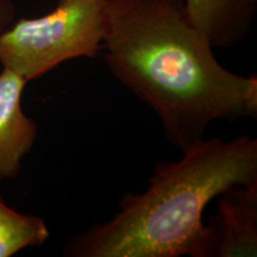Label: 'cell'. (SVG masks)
Listing matches in <instances>:
<instances>
[{"label":"cell","instance_id":"6da1fadb","mask_svg":"<svg viewBox=\"0 0 257 257\" xmlns=\"http://www.w3.org/2000/svg\"><path fill=\"white\" fill-rule=\"evenodd\" d=\"M192 23L184 0H108L105 63L159 117L166 140L185 152L216 120L257 117V76L224 68Z\"/></svg>","mask_w":257,"mask_h":257},{"label":"cell","instance_id":"7a4b0ae2","mask_svg":"<svg viewBox=\"0 0 257 257\" xmlns=\"http://www.w3.org/2000/svg\"><path fill=\"white\" fill-rule=\"evenodd\" d=\"M256 180V138H204L180 160L154 167L143 192L124 194L114 216L72 237L63 256L206 257L205 208L229 188Z\"/></svg>","mask_w":257,"mask_h":257},{"label":"cell","instance_id":"3957f363","mask_svg":"<svg viewBox=\"0 0 257 257\" xmlns=\"http://www.w3.org/2000/svg\"><path fill=\"white\" fill-rule=\"evenodd\" d=\"M108 0H57L48 14L14 21L0 34L3 68L31 81L59 64L102 50Z\"/></svg>","mask_w":257,"mask_h":257},{"label":"cell","instance_id":"277c9868","mask_svg":"<svg viewBox=\"0 0 257 257\" xmlns=\"http://www.w3.org/2000/svg\"><path fill=\"white\" fill-rule=\"evenodd\" d=\"M206 231V257L257 255V180L221 193Z\"/></svg>","mask_w":257,"mask_h":257},{"label":"cell","instance_id":"5b68a950","mask_svg":"<svg viewBox=\"0 0 257 257\" xmlns=\"http://www.w3.org/2000/svg\"><path fill=\"white\" fill-rule=\"evenodd\" d=\"M28 81L8 68L0 72V180L14 179L37 140L36 121L24 113L22 95Z\"/></svg>","mask_w":257,"mask_h":257},{"label":"cell","instance_id":"8992f818","mask_svg":"<svg viewBox=\"0 0 257 257\" xmlns=\"http://www.w3.org/2000/svg\"><path fill=\"white\" fill-rule=\"evenodd\" d=\"M192 23L214 48H232L245 40L257 14V0H184Z\"/></svg>","mask_w":257,"mask_h":257},{"label":"cell","instance_id":"52a82bcc","mask_svg":"<svg viewBox=\"0 0 257 257\" xmlns=\"http://www.w3.org/2000/svg\"><path fill=\"white\" fill-rule=\"evenodd\" d=\"M49 237L50 231L41 217L14 210L0 195V257L43 245Z\"/></svg>","mask_w":257,"mask_h":257},{"label":"cell","instance_id":"ba28073f","mask_svg":"<svg viewBox=\"0 0 257 257\" xmlns=\"http://www.w3.org/2000/svg\"><path fill=\"white\" fill-rule=\"evenodd\" d=\"M16 6L12 0H0V34L14 23Z\"/></svg>","mask_w":257,"mask_h":257}]
</instances>
